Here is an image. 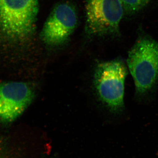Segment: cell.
Here are the masks:
<instances>
[{"instance_id": "obj_2", "label": "cell", "mask_w": 158, "mask_h": 158, "mask_svg": "<svg viewBox=\"0 0 158 158\" xmlns=\"http://www.w3.org/2000/svg\"><path fill=\"white\" fill-rule=\"evenodd\" d=\"M127 65L136 93L144 95L158 85V42L147 35L139 36L128 53Z\"/></svg>"}, {"instance_id": "obj_7", "label": "cell", "mask_w": 158, "mask_h": 158, "mask_svg": "<svg viewBox=\"0 0 158 158\" xmlns=\"http://www.w3.org/2000/svg\"><path fill=\"white\" fill-rule=\"evenodd\" d=\"M126 14L132 15L143 9L150 0H120Z\"/></svg>"}, {"instance_id": "obj_8", "label": "cell", "mask_w": 158, "mask_h": 158, "mask_svg": "<svg viewBox=\"0 0 158 158\" xmlns=\"http://www.w3.org/2000/svg\"><path fill=\"white\" fill-rule=\"evenodd\" d=\"M0 158H14L10 148L5 143L0 142Z\"/></svg>"}, {"instance_id": "obj_3", "label": "cell", "mask_w": 158, "mask_h": 158, "mask_svg": "<svg viewBox=\"0 0 158 158\" xmlns=\"http://www.w3.org/2000/svg\"><path fill=\"white\" fill-rule=\"evenodd\" d=\"M128 73L122 60L115 59L99 63L95 69L94 85L100 100L113 113L124 108L125 81Z\"/></svg>"}, {"instance_id": "obj_1", "label": "cell", "mask_w": 158, "mask_h": 158, "mask_svg": "<svg viewBox=\"0 0 158 158\" xmlns=\"http://www.w3.org/2000/svg\"><path fill=\"white\" fill-rule=\"evenodd\" d=\"M39 0H0V50L24 46L36 28Z\"/></svg>"}, {"instance_id": "obj_4", "label": "cell", "mask_w": 158, "mask_h": 158, "mask_svg": "<svg viewBox=\"0 0 158 158\" xmlns=\"http://www.w3.org/2000/svg\"><path fill=\"white\" fill-rule=\"evenodd\" d=\"M89 35H118L124 10L120 0H85Z\"/></svg>"}, {"instance_id": "obj_6", "label": "cell", "mask_w": 158, "mask_h": 158, "mask_svg": "<svg viewBox=\"0 0 158 158\" xmlns=\"http://www.w3.org/2000/svg\"><path fill=\"white\" fill-rule=\"evenodd\" d=\"M34 91L31 85L22 82L0 84V119L14 121L31 103Z\"/></svg>"}, {"instance_id": "obj_5", "label": "cell", "mask_w": 158, "mask_h": 158, "mask_svg": "<svg viewBox=\"0 0 158 158\" xmlns=\"http://www.w3.org/2000/svg\"><path fill=\"white\" fill-rule=\"evenodd\" d=\"M77 16L73 6L61 3L55 7L40 34V39L47 45L58 46L67 41L76 27Z\"/></svg>"}]
</instances>
